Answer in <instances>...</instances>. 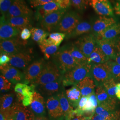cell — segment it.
Masks as SVG:
<instances>
[{
  "instance_id": "6da1fadb",
  "label": "cell",
  "mask_w": 120,
  "mask_h": 120,
  "mask_svg": "<svg viewBox=\"0 0 120 120\" xmlns=\"http://www.w3.org/2000/svg\"><path fill=\"white\" fill-rule=\"evenodd\" d=\"M91 64L86 62L77 64L72 69L64 73L62 79L64 86H76L85 77L90 76Z\"/></svg>"
},
{
  "instance_id": "7a4b0ae2",
  "label": "cell",
  "mask_w": 120,
  "mask_h": 120,
  "mask_svg": "<svg viewBox=\"0 0 120 120\" xmlns=\"http://www.w3.org/2000/svg\"><path fill=\"white\" fill-rule=\"evenodd\" d=\"M60 71L56 64L49 61L44 64L41 71L33 82L41 85L56 81L60 78Z\"/></svg>"
},
{
  "instance_id": "3957f363",
  "label": "cell",
  "mask_w": 120,
  "mask_h": 120,
  "mask_svg": "<svg viewBox=\"0 0 120 120\" xmlns=\"http://www.w3.org/2000/svg\"><path fill=\"white\" fill-rule=\"evenodd\" d=\"M80 22L79 15L75 11H69L64 14L54 30L67 35L75 29Z\"/></svg>"
},
{
  "instance_id": "277c9868",
  "label": "cell",
  "mask_w": 120,
  "mask_h": 120,
  "mask_svg": "<svg viewBox=\"0 0 120 120\" xmlns=\"http://www.w3.org/2000/svg\"><path fill=\"white\" fill-rule=\"evenodd\" d=\"M54 58L60 72L63 74L79 64L73 58L68 49L57 52L54 54Z\"/></svg>"
},
{
  "instance_id": "5b68a950",
  "label": "cell",
  "mask_w": 120,
  "mask_h": 120,
  "mask_svg": "<svg viewBox=\"0 0 120 120\" xmlns=\"http://www.w3.org/2000/svg\"><path fill=\"white\" fill-rule=\"evenodd\" d=\"M91 64L90 75L94 80L97 86L102 85L106 80L112 77L107 62L101 64Z\"/></svg>"
},
{
  "instance_id": "8992f818",
  "label": "cell",
  "mask_w": 120,
  "mask_h": 120,
  "mask_svg": "<svg viewBox=\"0 0 120 120\" xmlns=\"http://www.w3.org/2000/svg\"><path fill=\"white\" fill-rule=\"evenodd\" d=\"M26 41L21 40L18 38H13L1 40L0 43V53L11 56L21 52L22 49L27 43Z\"/></svg>"
},
{
  "instance_id": "52a82bcc",
  "label": "cell",
  "mask_w": 120,
  "mask_h": 120,
  "mask_svg": "<svg viewBox=\"0 0 120 120\" xmlns=\"http://www.w3.org/2000/svg\"><path fill=\"white\" fill-rule=\"evenodd\" d=\"M95 94L98 100L99 106L105 108L109 111H115L116 103V98H112L108 94L103 85L97 86Z\"/></svg>"
},
{
  "instance_id": "ba28073f",
  "label": "cell",
  "mask_w": 120,
  "mask_h": 120,
  "mask_svg": "<svg viewBox=\"0 0 120 120\" xmlns=\"http://www.w3.org/2000/svg\"><path fill=\"white\" fill-rule=\"evenodd\" d=\"M67 9H60L49 14L40 21V26L48 32L55 30L61 19L66 13Z\"/></svg>"
},
{
  "instance_id": "9c48e42d",
  "label": "cell",
  "mask_w": 120,
  "mask_h": 120,
  "mask_svg": "<svg viewBox=\"0 0 120 120\" xmlns=\"http://www.w3.org/2000/svg\"><path fill=\"white\" fill-rule=\"evenodd\" d=\"M74 45L88 58L97 45L96 38L94 34H86L77 40Z\"/></svg>"
},
{
  "instance_id": "30bf717a",
  "label": "cell",
  "mask_w": 120,
  "mask_h": 120,
  "mask_svg": "<svg viewBox=\"0 0 120 120\" xmlns=\"http://www.w3.org/2000/svg\"><path fill=\"white\" fill-rule=\"evenodd\" d=\"M46 106L49 118L51 120H63L64 114L60 106L59 98L57 96H53L48 99Z\"/></svg>"
},
{
  "instance_id": "8fae6325",
  "label": "cell",
  "mask_w": 120,
  "mask_h": 120,
  "mask_svg": "<svg viewBox=\"0 0 120 120\" xmlns=\"http://www.w3.org/2000/svg\"><path fill=\"white\" fill-rule=\"evenodd\" d=\"M31 10L25 0H14L5 18L20 16H31Z\"/></svg>"
},
{
  "instance_id": "7c38bea8",
  "label": "cell",
  "mask_w": 120,
  "mask_h": 120,
  "mask_svg": "<svg viewBox=\"0 0 120 120\" xmlns=\"http://www.w3.org/2000/svg\"><path fill=\"white\" fill-rule=\"evenodd\" d=\"M118 38L113 39H96L97 45L102 50L105 54L112 60H114L116 52V44Z\"/></svg>"
},
{
  "instance_id": "4fadbf2b",
  "label": "cell",
  "mask_w": 120,
  "mask_h": 120,
  "mask_svg": "<svg viewBox=\"0 0 120 120\" xmlns=\"http://www.w3.org/2000/svg\"><path fill=\"white\" fill-rule=\"evenodd\" d=\"M96 13L101 16H113V9L109 0H91L89 3Z\"/></svg>"
},
{
  "instance_id": "5bb4252c",
  "label": "cell",
  "mask_w": 120,
  "mask_h": 120,
  "mask_svg": "<svg viewBox=\"0 0 120 120\" xmlns=\"http://www.w3.org/2000/svg\"><path fill=\"white\" fill-rule=\"evenodd\" d=\"M0 41L16 38L22 31L8 24L6 21V18L3 16L0 17Z\"/></svg>"
},
{
  "instance_id": "9a60e30c",
  "label": "cell",
  "mask_w": 120,
  "mask_h": 120,
  "mask_svg": "<svg viewBox=\"0 0 120 120\" xmlns=\"http://www.w3.org/2000/svg\"><path fill=\"white\" fill-rule=\"evenodd\" d=\"M12 109L13 120H33L35 117L30 109L24 106L20 102L13 103Z\"/></svg>"
},
{
  "instance_id": "2e32d148",
  "label": "cell",
  "mask_w": 120,
  "mask_h": 120,
  "mask_svg": "<svg viewBox=\"0 0 120 120\" xmlns=\"http://www.w3.org/2000/svg\"><path fill=\"white\" fill-rule=\"evenodd\" d=\"M0 69L2 75L13 83L20 82L23 79V77H25V74H23L17 68L9 64L0 66Z\"/></svg>"
},
{
  "instance_id": "e0dca14e",
  "label": "cell",
  "mask_w": 120,
  "mask_h": 120,
  "mask_svg": "<svg viewBox=\"0 0 120 120\" xmlns=\"http://www.w3.org/2000/svg\"><path fill=\"white\" fill-rule=\"evenodd\" d=\"M116 23L113 17H107L101 16L94 22L92 26L94 35L96 37L99 36L110 26Z\"/></svg>"
},
{
  "instance_id": "ac0fdd59",
  "label": "cell",
  "mask_w": 120,
  "mask_h": 120,
  "mask_svg": "<svg viewBox=\"0 0 120 120\" xmlns=\"http://www.w3.org/2000/svg\"><path fill=\"white\" fill-rule=\"evenodd\" d=\"M29 108L35 116H45L46 114L45 103L43 97L35 91L33 102Z\"/></svg>"
},
{
  "instance_id": "d6986e66",
  "label": "cell",
  "mask_w": 120,
  "mask_h": 120,
  "mask_svg": "<svg viewBox=\"0 0 120 120\" xmlns=\"http://www.w3.org/2000/svg\"><path fill=\"white\" fill-rule=\"evenodd\" d=\"M60 9L59 5L54 0L38 7L35 17L38 21H40L49 14Z\"/></svg>"
},
{
  "instance_id": "ffe728a7",
  "label": "cell",
  "mask_w": 120,
  "mask_h": 120,
  "mask_svg": "<svg viewBox=\"0 0 120 120\" xmlns=\"http://www.w3.org/2000/svg\"><path fill=\"white\" fill-rule=\"evenodd\" d=\"M10 58L9 64L19 69L26 68L32 60L30 54L23 52H20L12 55L10 56Z\"/></svg>"
},
{
  "instance_id": "44dd1931",
  "label": "cell",
  "mask_w": 120,
  "mask_h": 120,
  "mask_svg": "<svg viewBox=\"0 0 120 120\" xmlns=\"http://www.w3.org/2000/svg\"><path fill=\"white\" fill-rule=\"evenodd\" d=\"M44 65L43 60H37L30 64L26 70L24 79L29 83L33 82L38 76Z\"/></svg>"
},
{
  "instance_id": "7402d4cb",
  "label": "cell",
  "mask_w": 120,
  "mask_h": 120,
  "mask_svg": "<svg viewBox=\"0 0 120 120\" xmlns=\"http://www.w3.org/2000/svg\"><path fill=\"white\" fill-rule=\"evenodd\" d=\"M96 86L94 80L90 76L85 77L76 85L81 92L82 97H88L94 93Z\"/></svg>"
},
{
  "instance_id": "603a6c76",
  "label": "cell",
  "mask_w": 120,
  "mask_h": 120,
  "mask_svg": "<svg viewBox=\"0 0 120 120\" xmlns=\"http://www.w3.org/2000/svg\"><path fill=\"white\" fill-rule=\"evenodd\" d=\"M6 21L11 26L21 30L26 28H31L30 16H20L6 18Z\"/></svg>"
},
{
  "instance_id": "cb8c5ba5",
  "label": "cell",
  "mask_w": 120,
  "mask_h": 120,
  "mask_svg": "<svg viewBox=\"0 0 120 120\" xmlns=\"http://www.w3.org/2000/svg\"><path fill=\"white\" fill-rule=\"evenodd\" d=\"M65 95L71 105L76 109L82 97V93L79 89L77 86H74L66 90Z\"/></svg>"
},
{
  "instance_id": "d4e9b609",
  "label": "cell",
  "mask_w": 120,
  "mask_h": 120,
  "mask_svg": "<svg viewBox=\"0 0 120 120\" xmlns=\"http://www.w3.org/2000/svg\"><path fill=\"white\" fill-rule=\"evenodd\" d=\"M110 59L103 52L101 48L97 45L88 58L89 63L101 64L107 62Z\"/></svg>"
},
{
  "instance_id": "484cf974",
  "label": "cell",
  "mask_w": 120,
  "mask_h": 120,
  "mask_svg": "<svg viewBox=\"0 0 120 120\" xmlns=\"http://www.w3.org/2000/svg\"><path fill=\"white\" fill-rule=\"evenodd\" d=\"M60 79L55 82L39 85V90L43 94L46 96H51L59 90L61 83Z\"/></svg>"
},
{
  "instance_id": "4316f807",
  "label": "cell",
  "mask_w": 120,
  "mask_h": 120,
  "mask_svg": "<svg viewBox=\"0 0 120 120\" xmlns=\"http://www.w3.org/2000/svg\"><path fill=\"white\" fill-rule=\"evenodd\" d=\"M120 34V23H116L109 27L103 33L98 36L96 37V39H113L116 38Z\"/></svg>"
},
{
  "instance_id": "83f0119b",
  "label": "cell",
  "mask_w": 120,
  "mask_h": 120,
  "mask_svg": "<svg viewBox=\"0 0 120 120\" xmlns=\"http://www.w3.org/2000/svg\"><path fill=\"white\" fill-rule=\"evenodd\" d=\"M92 30V26L87 22H80L76 26L75 29L69 34V38L75 37L81 35L88 34Z\"/></svg>"
},
{
  "instance_id": "f1b7e54d",
  "label": "cell",
  "mask_w": 120,
  "mask_h": 120,
  "mask_svg": "<svg viewBox=\"0 0 120 120\" xmlns=\"http://www.w3.org/2000/svg\"><path fill=\"white\" fill-rule=\"evenodd\" d=\"M31 32L32 39L39 44L42 41L49 36V34L48 31L43 30V29H39L37 28H31L30 29Z\"/></svg>"
},
{
  "instance_id": "f546056e",
  "label": "cell",
  "mask_w": 120,
  "mask_h": 120,
  "mask_svg": "<svg viewBox=\"0 0 120 120\" xmlns=\"http://www.w3.org/2000/svg\"><path fill=\"white\" fill-rule=\"evenodd\" d=\"M68 49L78 64H80L88 62V58L74 44L68 48Z\"/></svg>"
},
{
  "instance_id": "4dcf8cb0",
  "label": "cell",
  "mask_w": 120,
  "mask_h": 120,
  "mask_svg": "<svg viewBox=\"0 0 120 120\" xmlns=\"http://www.w3.org/2000/svg\"><path fill=\"white\" fill-rule=\"evenodd\" d=\"M14 90L17 95H21L24 98L35 92L34 85L29 86L26 84L17 83L14 88Z\"/></svg>"
},
{
  "instance_id": "1f68e13d",
  "label": "cell",
  "mask_w": 120,
  "mask_h": 120,
  "mask_svg": "<svg viewBox=\"0 0 120 120\" xmlns=\"http://www.w3.org/2000/svg\"><path fill=\"white\" fill-rule=\"evenodd\" d=\"M57 96L59 100L60 106L65 117V116L73 111L74 110L73 108L70 104L66 95L63 91H61L60 93L58 94Z\"/></svg>"
},
{
  "instance_id": "d6a6232c",
  "label": "cell",
  "mask_w": 120,
  "mask_h": 120,
  "mask_svg": "<svg viewBox=\"0 0 120 120\" xmlns=\"http://www.w3.org/2000/svg\"><path fill=\"white\" fill-rule=\"evenodd\" d=\"M39 46L41 51L44 53L46 59H49L50 56L55 54L58 49V46L48 44L45 42V40L39 44Z\"/></svg>"
},
{
  "instance_id": "836d02e7",
  "label": "cell",
  "mask_w": 120,
  "mask_h": 120,
  "mask_svg": "<svg viewBox=\"0 0 120 120\" xmlns=\"http://www.w3.org/2000/svg\"><path fill=\"white\" fill-rule=\"evenodd\" d=\"M102 85L108 94L112 98H116V93L118 89L116 80L113 77H111L106 80Z\"/></svg>"
},
{
  "instance_id": "e575fe53",
  "label": "cell",
  "mask_w": 120,
  "mask_h": 120,
  "mask_svg": "<svg viewBox=\"0 0 120 120\" xmlns=\"http://www.w3.org/2000/svg\"><path fill=\"white\" fill-rule=\"evenodd\" d=\"M65 36L66 34L64 33L60 32L52 33L49 34L48 38L45 39V41L48 44L59 46Z\"/></svg>"
},
{
  "instance_id": "d590c367",
  "label": "cell",
  "mask_w": 120,
  "mask_h": 120,
  "mask_svg": "<svg viewBox=\"0 0 120 120\" xmlns=\"http://www.w3.org/2000/svg\"><path fill=\"white\" fill-rule=\"evenodd\" d=\"M14 95L12 94L3 95L0 98V111H5L9 110L13 105Z\"/></svg>"
},
{
  "instance_id": "8d00e7d4",
  "label": "cell",
  "mask_w": 120,
  "mask_h": 120,
  "mask_svg": "<svg viewBox=\"0 0 120 120\" xmlns=\"http://www.w3.org/2000/svg\"><path fill=\"white\" fill-rule=\"evenodd\" d=\"M110 70L112 77L117 81L120 82V65L116 61L109 59L107 61Z\"/></svg>"
},
{
  "instance_id": "74e56055",
  "label": "cell",
  "mask_w": 120,
  "mask_h": 120,
  "mask_svg": "<svg viewBox=\"0 0 120 120\" xmlns=\"http://www.w3.org/2000/svg\"><path fill=\"white\" fill-rule=\"evenodd\" d=\"M13 1L14 0H3L0 1V10L2 16L6 17Z\"/></svg>"
},
{
  "instance_id": "f35d334b",
  "label": "cell",
  "mask_w": 120,
  "mask_h": 120,
  "mask_svg": "<svg viewBox=\"0 0 120 120\" xmlns=\"http://www.w3.org/2000/svg\"><path fill=\"white\" fill-rule=\"evenodd\" d=\"M71 5L79 10H83L86 8L87 4L86 0H70Z\"/></svg>"
},
{
  "instance_id": "ab89813d",
  "label": "cell",
  "mask_w": 120,
  "mask_h": 120,
  "mask_svg": "<svg viewBox=\"0 0 120 120\" xmlns=\"http://www.w3.org/2000/svg\"><path fill=\"white\" fill-rule=\"evenodd\" d=\"M11 86V83L7 78L3 75L0 76V90H9Z\"/></svg>"
},
{
  "instance_id": "60d3db41",
  "label": "cell",
  "mask_w": 120,
  "mask_h": 120,
  "mask_svg": "<svg viewBox=\"0 0 120 120\" xmlns=\"http://www.w3.org/2000/svg\"><path fill=\"white\" fill-rule=\"evenodd\" d=\"M33 8H38L55 0H27Z\"/></svg>"
},
{
  "instance_id": "b9f144b4",
  "label": "cell",
  "mask_w": 120,
  "mask_h": 120,
  "mask_svg": "<svg viewBox=\"0 0 120 120\" xmlns=\"http://www.w3.org/2000/svg\"><path fill=\"white\" fill-rule=\"evenodd\" d=\"M114 112L109 111L105 108L98 105L95 109V114L104 116L107 118Z\"/></svg>"
},
{
  "instance_id": "7bdbcfd3",
  "label": "cell",
  "mask_w": 120,
  "mask_h": 120,
  "mask_svg": "<svg viewBox=\"0 0 120 120\" xmlns=\"http://www.w3.org/2000/svg\"><path fill=\"white\" fill-rule=\"evenodd\" d=\"M20 38L23 41H26L31 37V30L28 28L22 30L20 34Z\"/></svg>"
},
{
  "instance_id": "ee69618b",
  "label": "cell",
  "mask_w": 120,
  "mask_h": 120,
  "mask_svg": "<svg viewBox=\"0 0 120 120\" xmlns=\"http://www.w3.org/2000/svg\"><path fill=\"white\" fill-rule=\"evenodd\" d=\"M59 5L60 8L63 9H67L71 5L70 0H55Z\"/></svg>"
},
{
  "instance_id": "f6af8a7d",
  "label": "cell",
  "mask_w": 120,
  "mask_h": 120,
  "mask_svg": "<svg viewBox=\"0 0 120 120\" xmlns=\"http://www.w3.org/2000/svg\"><path fill=\"white\" fill-rule=\"evenodd\" d=\"M34 93L28 95L24 98L23 101H22V104L24 106L26 107L30 106V105L33 102Z\"/></svg>"
},
{
  "instance_id": "bcb514c9",
  "label": "cell",
  "mask_w": 120,
  "mask_h": 120,
  "mask_svg": "<svg viewBox=\"0 0 120 120\" xmlns=\"http://www.w3.org/2000/svg\"><path fill=\"white\" fill-rule=\"evenodd\" d=\"M10 59V56H9V55L3 53H0V65L2 66L4 64H9Z\"/></svg>"
},
{
  "instance_id": "7dc6e473",
  "label": "cell",
  "mask_w": 120,
  "mask_h": 120,
  "mask_svg": "<svg viewBox=\"0 0 120 120\" xmlns=\"http://www.w3.org/2000/svg\"><path fill=\"white\" fill-rule=\"evenodd\" d=\"M96 108L90 100L88 99L85 106L83 109L84 111H95Z\"/></svg>"
},
{
  "instance_id": "c3c4849f",
  "label": "cell",
  "mask_w": 120,
  "mask_h": 120,
  "mask_svg": "<svg viewBox=\"0 0 120 120\" xmlns=\"http://www.w3.org/2000/svg\"><path fill=\"white\" fill-rule=\"evenodd\" d=\"M88 99H89L88 97H82V98H81L79 101L78 106L77 108L80 110H83V109L85 106L87 101H88Z\"/></svg>"
},
{
  "instance_id": "681fc988",
  "label": "cell",
  "mask_w": 120,
  "mask_h": 120,
  "mask_svg": "<svg viewBox=\"0 0 120 120\" xmlns=\"http://www.w3.org/2000/svg\"><path fill=\"white\" fill-rule=\"evenodd\" d=\"M88 97L89 100H90L91 102L93 104L94 107L96 109V108L98 106V101L97 98L95 94V93L90 95L89 96H88Z\"/></svg>"
},
{
  "instance_id": "f907efd6",
  "label": "cell",
  "mask_w": 120,
  "mask_h": 120,
  "mask_svg": "<svg viewBox=\"0 0 120 120\" xmlns=\"http://www.w3.org/2000/svg\"><path fill=\"white\" fill-rule=\"evenodd\" d=\"M114 10L116 14L120 16V2H116L114 6Z\"/></svg>"
},
{
  "instance_id": "816d5d0a",
  "label": "cell",
  "mask_w": 120,
  "mask_h": 120,
  "mask_svg": "<svg viewBox=\"0 0 120 120\" xmlns=\"http://www.w3.org/2000/svg\"><path fill=\"white\" fill-rule=\"evenodd\" d=\"M116 56L114 59L116 62L120 65V49L116 48Z\"/></svg>"
},
{
  "instance_id": "f5cc1de1",
  "label": "cell",
  "mask_w": 120,
  "mask_h": 120,
  "mask_svg": "<svg viewBox=\"0 0 120 120\" xmlns=\"http://www.w3.org/2000/svg\"><path fill=\"white\" fill-rule=\"evenodd\" d=\"M92 120H106V118L104 116L95 114L93 116Z\"/></svg>"
},
{
  "instance_id": "db71d44e",
  "label": "cell",
  "mask_w": 120,
  "mask_h": 120,
  "mask_svg": "<svg viewBox=\"0 0 120 120\" xmlns=\"http://www.w3.org/2000/svg\"><path fill=\"white\" fill-rule=\"evenodd\" d=\"M33 120H49L45 116H35Z\"/></svg>"
},
{
  "instance_id": "11a10c76",
  "label": "cell",
  "mask_w": 120,
  "mask_h": 120,
  "mask_svg": "<svg viewBox=\"0 0 120 120\" xmlns=\"http://www.w3.org/2000/svg\"><path fill=\"white\" fill-rule=\"evenodd\" d=\"M117 90L116 93V98L120 100V83L117 84Z\"/></svg>"
},
{
  "instance_id": "9f6ffc18",
  "label": "cell",
  "mask_w": 120,
  "mask_h": 120,
  "mask_svg": "<svg viewBox=\"0 0 120 120\" xmlns=\"http://www.w3.org/2000/svg\"><path fill=\"white\" fill-rule=\"evenodd\" d=\"M85 117L83 116H75L71 120H84Z\"/></svg>"
},
{
  "instance_id": "6f0895ef",
  "label": "cell",
  "mask_w": 120,
  "mask_h": 120,
  "mask_svg": "<svg viewBox=\"0 0 120 120\" xmlns=\"http://www.w3.org/2000/svg\"><path fill=\"white\" fill-rule=\"evenodd\" d=\"M116 48L120 49V39L118 38L116 44Z\"/></svg>"
},
{
  "instance_id": "680465c9",
  "label": "cell",
  "mask_w": 120,
  "mask_h": 120,
  "mask_svg": "<svg viewBox=\"0 0 120 120\" xmlns=\"http://www.w3.org/2000/svg\"><path fill=\"white\" fill-rule=\"evenodd\" d=\"M92 118H85V119L84 120H92Z\"/></svg>"
},
{
  "instance_id": "91938a15",
  "label": "cell",
  "mask_w": 120,
  "mask_h": 120,
  "mask_svg": "<svg viewBox=\"0 0 120 120\" xmlns=\"http://www.w3.org/2000/svg\"><path fill=\"white\" fill-rule=\"evenodd\" d=\"M91 0H86V3H87V4H89L90 3V1Z\"/></svg>"
},
{
  "instance_id": "94428289",
  "label": "cell",
  "mask_w": 120,
  "mask_h": 120,
  "mask_svg": "<svg viewBox=\"0 0 120 120\" xmlns=\"http://www.w3.org/2000/svg\"><path fill=\"white\" fill-rule=\"evenodd\" d=\"M117 0V1H118L119 2H120V0Z\"/></svg>"
},
{
  "instance_id": "6125c7cd",
  "label": "cell",
  "mask_w": 120,
  "mask_h": 120,
  "mask_svg": "<svg viewBox=\"0 0 120 120\" xmlns=\"http://www.w3.org/2000/svg\"><path fill=\"white\" fill-rule=\"evenodd\" d=\"M2 0H0V1H2Z\"/></svg>"
}]
</instances>
